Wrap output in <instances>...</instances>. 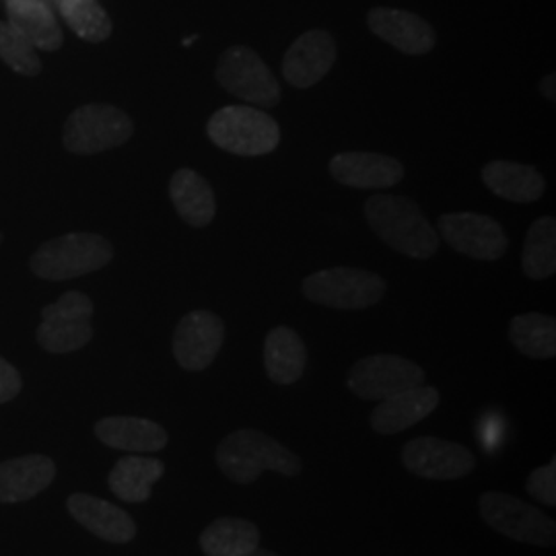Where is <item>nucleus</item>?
Returning <instances> with one entry per match:
<instances>
[{
    "instance_id": "16",
    "label": "nucleus",
    "mask_w": 556,
    "mask_h": 556,
    "mask_svg": "<svg viewBox=\"0 0 556 556\" xmlns=\"http://www.w3.org/2000/svg\"><path fill=\"white\" fill-rule=\"evenodd\" d=\"M330 174L338 184L353 190H383L404 178V165L378 153H338L330 161Z\"/></svg>"
},
{
    "instance_id": "33",
    "label": "nucleus",
    "mask_w": 556,
    "mask_h": 556,
    "mask_svg": "<svg viewBox=\"0 0 556 556\" xmlns=\"http://www.w3.org/2000/svg\"><path fill=\"white\" fill-rule=\"evenodd\" d=\"M555 83V75H546L544 79L540 80V93H542V98H546L548 101L556 100Z\"/></svg>"
},
{
    "instance_id": "31",
    "label": "nucleus",
    "mask_w": 556,
    "mask_h": 556,
    "mask_svg": "<svg viewBox=\"0 0 556 556\" xmlns=\"http://www.w3.org/2000/svg\"><path fill=\"white\" fill-rule=\"evenodd\" d=\"M526 489L532 497L538 498L540 503L555 507L556 505V462L553 459L546 466H540L532 470L526 480Z\"/></svg>"
},
{
    "instance_id": "15",
    "label": "nucleus",
    "mask_w": 556,
    "mask_h": 556,
    "mask_svg": "<svg viewBox=\"0 0 556 556\" xmlns=\"http://www.w3.org/2000/svg\"><path fill=\"white\" fill-rule=\"evenodd\" d=\"M367 27L379 40L390 43L408 56H422L431 52L438 43V34L433 25L417 13L392 9V7H376L367 15Z\"/></svg>"
},
{
    "instance_id": "30",
    "label": "nucleus",
    "mask_w": 556,
    "mask_h": 556,
    "mask_svg": "<svg viewBox=\"0 0 556 556\" xmlns=\"http://www.w3.org/2000/svg\"><path fill=\"white\" fill-rule=\"evenodd\" d=\"M0 60L23 77L40 75L41 62L36 48L9 21H0Z\"/></svg>"
},
{
    "instance_id": "8",
    "label": "nucleus",
    "mask_w": 556,
    "mask_h": 556,
    "mask_svg": "<svg viewBox=\"0 0 556 556\" xmlns=\"http://www.w3.org/2000/svg\"><path fill=\"white\" fill-rule=\"evenodd\" d=\"M220 87L250 105L275 108L280 101V85L268 64L248 46H231L217 64Z\"/></svg>"
},
{
    "instance_id": "32",
    "label": "nucleus",
    "mask_w": 556,
    "mask_h": 556,
    "mask_svg": "<svg viewBox=\"0 0 556 556\" xmlns=\"http://www.w3.org/2000/svg\"><path fill=\"white\" fill-rule=\"evenodd\" d=\"M20 392V371L7 358L0 357V404L13 400Z\"/></svg>"
},
{
    "instance_id": "19",
    "label": "nucleus",
    "mask_w": 556,
    "mask_h": 556,
    "mask_svg": "<svg viewBox=\"0 0 556 556\" xmlns=\"http://www.w3.org/2000/svg\"><path fill=\"white\" fill-rule=\"evenodd\" d=\"M56 477V466L50 457H13L0 464V503H21L40 495Z\"/></svg>"
},
{
    "instance_id": "29",
    "label": "nucleus",
    "mask_w": 556,
    "mask_h": 556,
    "mask_svg": "<svg viewBox=\"0 0 556 556\" xmlns=\"http://www.w3.org/2000/svg\"><path fill=\"white\" fill-rule=\"evenodd\" d=\"M60 13L80 40L101 43L112 36L114 25L98 0H68Z\"/></svg>"
},
{
    "instance_id": "35",
    "label": "nucleus",
    "mask_w": 556,
    "mask_h": 556,
    "mask_svg": "<svg viewBox=\"0 0 556 556\" xmlns=\"http://www.w3.org/2000/svg\"><path fill=\"white\" fill-rule=\"evenodd\" d=\"M52 2H54V4H56V7H62V4H66V2H68V0H52Z\"/></svg>"
},
{
    "instance_id": "28",
    "label": "nucleus",
    "mask_w": 556,
    "mask_h": 556,
    "mask_svg": "<svg viewBox=\"0 0 556 556\" xmlns=\"http://www.w3.org/2000/svg\"><path fill=\"white\" fill-rule=\"evenodd\" d=\"M521 268L532 280H544L556 270V220L555 217H542L534 220L528 229Z\"/></svg>"
},
{
    "instance_id": "11",
    "label": "nucleus",
    "mask_w": 556,
    "mask_h": 556,
    "mask_svg": "<svg viewBox=\"0 0 556 556\" xmlns=\"http://www.w3.org/2000/svg\"><path fill=\"white\" fill-rule=\"evenodd\" d=\"M402 464L418 478L429 480H456L470 475L477 459L470 450L447 439H413L402 447Z\"/></svg>"
},
{
    "instance_id": "21",
    "label": "nucleus",
    "mask_w": 556,
    "mask_h": 556,
    "mask_svg": "<svg viewBox=\"0 0 556 556\" xmlns=\"http://www.w3.org/2000/svg\"><path fill=\"white\" fill-rule=\"evenodd\" d=\"M169 199L184 223L190 227H208L217 215V199L211 184L194 169H178L169 181Z\"/></svg>"
},
{
    "instance_id": "12",
    "label": "nucleus",
    "mask_w": 556,
    "mask_h": 556,
    "mask_svg": "<svg viewBox=\"0 0 556 556\" xmlns=\"http://www.w3.org/2000/svg\"><path fill=\"white\" fill-rule=\"evenodd\" d=\"M443 239L468 258L495 262L507 250V236L497 220L478 213H450L439 219Z\"/></svg>"
},
{
    "instance_id": "20",
    "label": "nucleus",
    "mask_w": 556,
    "mask_h": 556,
    "mask_svg": "<svg viewBox=\"0 0 556 556\" xmlns=\"http://www.w3.org/2000/svg\"><path fill=\"white\" fill-rule=\"evenodd\" d=\"M96 435L108 447L137 454H153L167 445L165 429L149 418H101L96 425Z\"/></svg>"
},
{
    "instance_id": "6",
    "label": "nucleus",
    "mask_w": 556,
    "mask_h": 556,
    "mask_svg": "<svg viewBox=\"0 0 556 556\" xmlns=\"http://www.w3.org/2000/svg\"><path fill=\"white\" fill-rule=\"evenodd\" d=\"M386 280L358 268H326L303 280L301 293L307 301L332 309H367L386 298Z\"/></svg>"
},
{
    "instance_id": "5",
    "label": "nucleus",
    "mask_w": 556,
    "mask_h": 556,
    "mask_svg": "<svg viewBox=\"0 0 556 556\" xmlns=\"http://www.w3.org/2000/svg\"><path fill=\"white\" fill-rule=\"evenodd\" d=\"M132 135L135 124L124 110L108 103H89L68 116L62 142L75 155H98L128 142Z\"/></svg>"
},
{
    "instance_id": "14",
    "label": "nucleus",
    "mask_w": 556,
    "mask_h": 556,
    "mask_svg": "<svg viewBox=\"0 0 556 556\" xmlns=\"http://www.w3.org/2000/svg\"><path fill=\"white\" fill-rule=\"evenodd\" d=\"M337 56L334 36L326 29H309L291 43L280 68L291 87L309 89L332 71Z\"/></svg>"
},
{
    "instance_id": "34",
    "label": "nucleus",
    "mask_w": 556,
    "mask_h": 556,
    "mask_svg": "<svg viewBox=\"0 0 556 556\" xmlns=\"http://www.w3.org/2000/svg\"><path fill=\"white\" fill-rule=\"evenodd\" d=\"M248 556H278V555H275V553H270V551H262V548H256V551H254V553H252V555H248Z\"/></svg>"
},
{
    "instance_id": "7",
    "label": "nucleus",
    "mask_w": 556,
    "mask_h": 556,
    "mask_svg": "<svg viewBox=\"0 0 556 556\" xmlns=\"http://www.w3.org/2000/svg\"><path fill=\"white\" fill-rule=\"evenodd\" d=\"M480 516L493 530H497L498 534L511 538L516 542L544 548L555 546V519L514 495L498 491L484 493L480 497Z\"/></svg>"
},
{
    "instance_id": "9",
    "label": "nucleus",
    "mask_w": 556,
    "mask_h": 556,
    "mask_svg": "<svg viewBox=\"0 0 556 556\" xmlns=\"http://www.w3.org/2000/svg\"><path fill=\"white\" fill-rule=\"evenodd\" d=\"M93 301L80 291H68L41 309L38 342L41 349L54 355H64L83 349L93 337Z\"/></svg>"
},
{
    "instance_id": "25",
    "label": "nucleus",
    "mask_w": 556,
    "mask_h": 556,
    "mask_svg": "<svg viewBox=\"0 0 556 556\" xmlns=\"http://www.w3.org/2000/svg\"><path fill=\"white\" fill-rule=\"evenodd\" d=\"M165 475V464L155 457L128 456L118 459L110 472V489L126 503H144L151 498L153 484Z\"/></svg>"
},
{
    "instance_id": "27",
    "label": "nucleus",
    "mask_w": 556,
    "mask_h": 556,
    "mask_svg": "<svg viewBox=\"0 0 556 556\" xmlns=\"http://www.w3.org/2000/svg\"><path fill=\"white\" fill-rule=\"evenodd\" d=\"M509 340L521 355L553 358L556 355V321L553 316L521 314L509 324Z\"/></svg>"
},
{
    "instance_id": "17",
    "label": "nucleus",
    "mask_w": 556,
    "mask_h": 556,
    "mask_svg": "<svg viewBox=\"0 0 556 556\" xmlns=\"http://www.w3.org/2000/svg\"><path fill=\"white\" fill-rule=\"evenodd\" d=\"M438 406V390L422 383L379 400V406L371 415V427L379 435H396L429 417Z\"/></svg>"
},
{
    "instance_id": "23",
    "label": "nucleus",
    "mask_w": 556,
    "mask_h": 556,
    "mask_svg": "<svg viewBox=\"0 0 556 556\" xmlns=\"http://www.w3.org/2000/svg\"><path fill=\"white\" fill-rule=\"evenodd\" d=\"M9 23L36 50L54 52L62 46V29L46 0H4Z\"/></svg>"
},
{
    "instance_id": "3",
    "label": "nucleus",
    "mask_w": 556,
    "mask_h": 556,
    "mask_svg": "<svg viewBox=\"0 0 556 556\" xmlns=\"http://www.w3.org/2000/svg\"><path fill=\"white\" fill-rule=\"evenodd\" d=\"M206 135L223 151L239 157H260L273 153L280 142L277 119L252 105H225L217 110Z\"/></svg>"
},
{
    "instance_id": "22",
    "label": "nucleus",
    "mask_w": 556,
    "mask_h": 556,
    "mask_svg": "<svg viewBox=\"0 0 556 556\" xmlns=\"http://www.w3.org/2000/svg\"><path fill=\"white\" fill-rule=\"evenodd\" d=\"M484 186L509 202H534L546 190V181L542 174L532 165H523L516 161L495 160L482 169Z\"/></svg>"
},
{
    "instance_id": "26",
    "label": "nucleus",
    "mask_w": 556,
    "mask_h": 556,
    "mask_svg": "<svg viewBox=\"0 0 556 556\" xmlns=\"http://www.w3.org/2000/svg\"><path fill=\"white\" fill-rule=\"evenodd\" d=\"M206 556H248L260 548L256 523L241 517H219L200 536Z\"/></svg>"
},
{
    "instance_id": "13",
    "label": "nucleus",
    "mask_w": 556,
    "mask_h": 556,
    "mask_svg": "<svg viewBox=\"0 0 556 556\" xmlns=\"http://www.w3.org/2000/svg\"><path fill=\"white\" fill-rule=\"evenodd\" d=\"M223 338L225 324L219 316L206 309L190 312L174 332V357L186 371H204L219 355Z\"/></svg>"
},
{
    "instance_id": "1",
    "label": "nucleus",
    "mask_w": 556,
    "mask_h": 556,
    "mask_svg": "<svg viewBox=\"0 0 556 556\" xmlns=\"http://www.w3.org/2000/svg\"><path fill=\"white\" fill-rule=\"evenodd\" d=\"M365 219L383 243L415 260L438 254L439 236L415 200L376 194L365 202Z\"/></svg>"
},
{
    "instance_id": "2",
    "label": "nucleus",
    "mask_w": 556,
    "mask_h": 556,
    "mask_svg": "<svg viewBox=\"0 0 556 556\" xmlns=\"http://www.w3.org/2000/svg\"><path fill=\"white\" fill-rule=\"evenodd\" d=\"M217 464L220 472L236 484H252L268 470L285 477H298L303 470L301 459L293 452L256 429H239L223 439Z\"/></svg>"
},
{
    "instance_id": "18",
    "label": "nucleus",
    "mask_w": 556,
    "mask_h": 556,
    "mask_svg": "<svg viewBox=\"0 0 556 556\" xmlns=\"http://www.w3.org/2000/svg\"><path fill=\"white\" fill-rule=\"evenodd\" d=\"M66 507L83 528H87L91 534H96L101 540H108L114 544H126L137 536L135 519L124 509L103 498L75 493L68 497Z\"/></svg>"
},
{
    "instance_id": "10",
    "label": "nucleus",
    "mask_w": 556,
    "mask_h": 556,
    "mask_svg": "<svg viewBox=\"0 0 556 556\" xmlns=\"http://www.w3.org/2000/svg\"><path fill=\"white\" fill-rule=\"evenodd\" d=\"M425 383V371L417 363L397 355L358 358L351 367L346 386L363 400H383Z\"/></svg>"
},
{
    "instance_id": "4",
    "label": "nucleus",
    "mask_w": 556,
    "mask_h": 556,
    "mask_svg": "<svg viewBox=\"0 0 556 556\" xmlns=\"http://www.w3.org/2000/svg\"><path fill=\"white\" fill-rule=\"evenodd\" d=\"M114 258V248L98 233H68L41 243L31 270L46 280H68L101 270Z\"/></svg>"
},
{
    "instance_id": "24",
    "label": "nucleus",
    "mask_w": 556,
    "mask_h": 556,
    "mask_svg": "<svg viewBox=\"0 0 556 556\" xmlns=\"http://www.w3.org/2000/svg\"><path fill=\"white\" fill-rule=\"evenodd\" d=\"M307 351L298 332L289 326H277L264 340V367L278 386H291L303 376Z\"/></svg>"
}]
</instances>
